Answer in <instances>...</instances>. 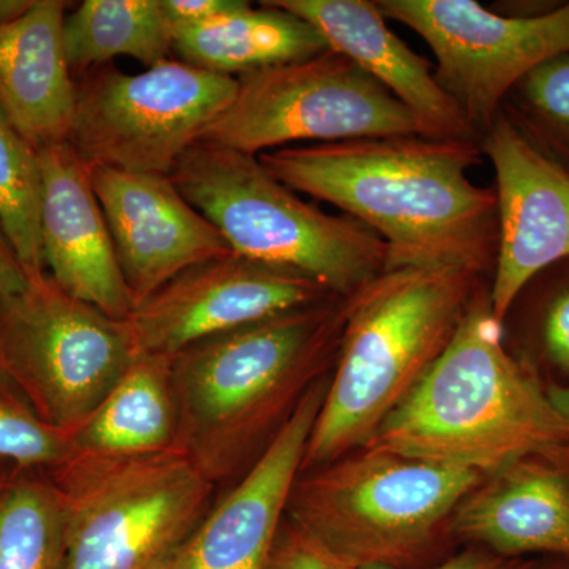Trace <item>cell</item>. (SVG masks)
Wrapping results in <instances>:
<instances>
[{"label":"cell","instance_id":"obj_10","mask_svg":"<svg viewBox=\"0 0 569 569\" xmlns=\"http://www.w3.org/2000/svg\"><path fill=\"white\" fill-rule=\"evenodd\" d=\"M67 142L89 168L170 176L228 104L238 80L182 61L141 73L80 74Z\"/></svg>","mask_w":569,"mask_h":569},{"label":"cell","instance_id":"obj_34","mask_svg":"<svg viewBox=\"0 0 569 569\" xmlns=\"http://www.w3.org/2000/svg\"><path fill=\"white\" fill-rule=\"evenodd\" d=\"M537 569H569V560L539 559Z\"/></svg>","mask_w":569,"mask_h":569},{"label":"cell","instance_id":"obj_9","mask_svg":"<svg viewBox=\"0 0 569 569\" xmlns=\"http://www.w3.org/2000/svg\"><path fill=\"white\" fill-rule=\"evenodd\" d=\"M133 356L126 321L67 293L48 272L0 293V373L52 429L74 436Z\"/></svg>","mask_w":569,"mask_h":569},{"label":"cell","instance_id":"obj_27","mask_svg":"<svg viewBox=\"0 0 569 569\" xmlns=\"http://www.w3.org/2000/svg\"><path fill=\"white\" fill-rule=\"evenodd\" d=\"M71 451L73 436L41 421L21 392L0 373V462L50 470Z\"/></svg>","mask_w":569,"mask_h":569},{"label":"cell","instance_id":"obj_13","mask_svg":"<svg viewBox=\"0 0 569 569\" xmlns=\"http://www.w3.org/2000/svg\"><path fill=\"white\" fill-rule=\"evenodd\" d=\"M89 170L133 309L187 269L233 252L171 176Z\"/></svg>","mask_w":569,"mask_h":569},{"label":"cell","instance_id":"obj_26","mask_svg":"<svg viewBox=\"0 0 569 569\" xmlns=\"http://www.w3.org/2000/svg\"><path fill=\"white\" fill-rule=\"evenodd\" d=\"M500 114L569 174V52L542 62L505 97Z\"/></svg>","mask_w":569,"mask_h":569},{"label":"cell","instance_id":"obj_4","mask_svg":"<svg viewBox=\"0 0 569 569\" xmlns=\"http://www.w3.org/2000/svg\"><path fill=\"white\" fill-rule=\"evenodd\" d=\"M488 282L462 269H397L348 296L339 355L302 471L369 443L447 350Z\"/></svg>","mask_w":569,"mask_h":569},{"label":"cell","instance_id":"obj_25","mask_svg":"<svg viewBox=\"0 0 569 569\" xmlns=\"http://www.w3.org/2000/svg\"><path fill=\"white\" fill-rule=\"evenodd\" d=\"M41 201L40 153L0 110V224L28 279L47 272L41 250Z\"/></svg>","mask_w":569,"mask_h":569},{"label":"cell","instance_id":"obj_30","mask_svg":"<svg viewBox=\"0 0 569 569\" xmlns=\"http://www.w3.org/2000/svg\"><path fill=\"white\" fill-rule=\"evenodd\" d=\"M242 0H160L171 26L200 24L234 10Z\"/></svg>","mask_w":569,"mask_h":569},{"label":"cell","instance_id":"obj_1","mask_svg":"<svg viewBox=\"0 0 569 569\" xmlns=\"http://www.w3.org/2000/svg\"><path fill=\"white\" fill-rule=\"evenodd\" d=\"M482 157L477 141L408 134L290 146L258 159L277 181L380 236L387 271L462 269L490 280L497 193L468 178Z\"/></svg>","mask_w":569,"mask_h":569},{"label":"cell","instance_id":"obj_15","mask_svg":"<svg viewBox=\"0 0 569 569\" xmlns=\"http://www.w3.org/2000/svg\"><path fill=\"white\" fill-rule=\"evenodd\" d=\"M329 376L307 392L260 459L206 512L167 569H264L301 475Z\"/></svg>","mask_w":569,"mask_h":569},{"label":"cell","instance_id":"obj_12","mask_svg":"<svg viewBox=\"0 0 569 569\" xmlns=\"http://www.w3.org/2000/svg\"><path fill=\"white\" fill-rule=\"evenodd\" d=\"M335 296L313 280L230 252L193 266L134 307V353L174 358L209 339ZM337 296V295H336Z\"/></svg>","mask_w":569,"mask_h":569},{"label":"cell","instance_id":"obj_23","mask_svg":"<svg viewBox=\"0 0 569 569\" xmlns=\"http://www.w3.org/2000/svg\"><path fill=\"white\" fill-rule=\"evenodd\" d=\"M501 331L509 353L545 387H568L569 258L527 280L508 307Z\"/></svg>","mask_w":569,"mask_h":569},{"label":"cell","instance_id":"obj_24","mask_svg":"<svg viewBox=\"0 0 569 569\" xmlns=\"http://www.w3.org/2000/svg\"><path fill=\"white\" fill-rule=\"evenodd\" d=\"M63 518L47 470L10 466L0 475V569H61Z\"/></svg>","mask_w":569,"mask_h":569},{"label":"cell","instance_id":"obj_20","mask_svg":"<svg viewBox=\"0 0 569 569\" xmlns=\"http://www.w3.org/2000/svg\"><path fill=\"white\" fill-rule=\"evenodd\" d=\"M173 50L182 62L238 78L312 58L329 50L313 26L290 11L261 2L258 9L241 6L200 24L171 26Z\"/></svg>","mask_w":569,"mask_h":569},{"label":"cell","instance_id":"obj_17","mask_svg":"<svg viewBox=\"0 0 569 569\" xmlns=\"http://www.w3.org/2000/svg\"><path fill=\"white\" fill-rule=\"evenodd\" d=\"M452 533L505 559L569 560V468L531 458L482 479L459 505Z\"/></svg>","mask_w":569,"mask_h":569},{"label":"cell","instance_id":"obj_11","mask_svg":"<svg viewBox=\"0 0 569 569\" xmlns=\"http://www.w3.org/2000/svg\"><path fill=\"white\" fill-rule=\"evenodd\" d=\"M377 6L429 44L438 86L478 142L526 74L569 52V2L533 18L507 17L475 0H380Z\"/></svg>","mask_w":569,"mask_h":569},{"label":"cell","instance_id":"obj_22","mask_svg":"<svg viewBox=\"0 0 569 569\" xmlns=\"http://www.w3.org/2000/svg\"><path fill=\"white\" fill-rule=\"evenodd\" d=\"M71 73L132 58L146 69L168 61L173 32L160 0H84L63 21Z\"/></svg>","mask_w":569,"mask_h":569},{"label":"cell","instance_id":"obj_28","mask_svg":"<svg viewBox=\"0 0 569 569\" xmlns=\"http://www.w3.org/2000/svg\"><path fill=\"white\" fill-rule=\"evenodd\" d=\"M264 569H350L287 519Z\"/></svg>","mask_w":569,"mask_h":569},{"label":"cell","instance_id":"obj_5","mask_svg":"<svg viewBox=\"0 0 569 569\" xmlns=\"http://www.w3.org/2000/svg\"><path fill=\"white\" fill-rule=\"evenodd\" d=\"M482 479L365 445L301 471L287 519L350 569L430 568L458 552L452 519Z\"/></svg>","mask_w":569,"mask_h":569},{"label":"cell","instance_id":"obj_16","mask_svg":"<svg viewBox=\"0 0 569 569\" xmlns=\"http://www.w3.org/2000/svg\"><path fill=\"white\" fill-rule=\"evenodd\" d=\"M44 269L62 290L114 320L133 310L91 170L69 142L40 149Z\"/></svg>","mask_w":569,"mask_h":569},{"label":"cell","instance_id":"obj_7","mask_svg":"<svg viewBox=\"0 0 569 569\" xmlns=\"http://www.w3.org/2000/svg\"><path fill=\"white\" fill-rule=\"evenodd\" d=\"M47 473L62 508L61 569H167L217 488L179 447L141 456L71 451Z\"/></svg>","mask_w":569,"mask_h":569},{"label":"cell","instance_id":"obj_21","mask_svg":"<svg viewBox=\"0 0 569 569\" xmlns=\"http://www.w3.org/2000/svg\"><path fill=\"white\" fill-rule=\"evenodd\" d=\"M173 358L134 353L114 387L74 432L73 451L141 456L178 447Z\"/></svg>","mask_w":569,"mask_h":569},{"label":"cell","instance_id":"obj_14","mask_svg":"<svg viewBox=\"0 0 569 569\" xmlns=\"http://www.w3.org/2000/svg\"><path fill=\"white\" fill-rule=\"evenodd\" d=\"M479 146L496 170L498 252L490 305L501 323L527 280L569 258V174L500 112Z\"/></svg>","mask_w":569,"mask_h":569},{"label":"cell","instance_id":"obj_18","mask_svg":"<svg viewBox=\"0 0 569 569\" xmlns=\"http://www.w3.org/2000/svg\"><path fill=\"white\" fill-rule=\"evenodd\" d=\"M309 22L329 50L347 56L425 121L436 138L477 141L438 86L432 66L408 48L369 0H271ZM478 142V141H477Z\"/></svg>","mask_w":569,"mask_h":569},{"label":"cell","instance_id":"obj_8","mask_svg":"<svg viewBox=\"0 0 569 569\" xmlns=\"http://www.w3.org/2000/svg\"><path fill=\"white\" fill-rule=\"evenodd\" d=\"M236 80L233 102L198 142L258 157L306 141L433 137L417 112L335 50Z\"/></svg>","mask_w":569,"mask_h":569},{"label":"cell","instance_id":"obj_33","mask_svg":"<svg viewBox=\"0 0 569 569\" xmlns=\"http://www.w3.org/2000/svg\"><path fill=\"white\" fill-rule=\"evenodd\" d=\"M550 403L556 408L557 413L567 422L569 427V385L568 387H557V385H548L546 387Z\"/></svg>","mask_w":569,"mask_h":569},{"label":"cell","instance_id":"obj_29","mask_svg":"<svg viewBox=\"0 0 569 569\" xmlns=\"http://www.w3.org/2000/svg\"><path fill=\"white\" fill-rule=\"evenodd\" d=\"M539 559H505L489 550L463 546L449 559L425 569H537ZM361 569H392L385 567H366Z\"/></svg>","mask_w":569,"mask_h":569},{"label":"cell","instance_id":"obj_31","mask_svg":"<svg viewBox=\"0 0 569 569\" xmlns=\"http://www.w3.org/2000/svg\"><path fill=\"white\" fill-rule=\"evenodd\" d=\"M26 284H28V276H26L20 258L0 224V293H17Z\"/></svg>","mask_w":569,"mask_h":569},{"label":"cell","instance_id":"obj_6","mask_svg":"<svg viewBox=\"0 0 569 569\" xmlns=\"http://www.w3.org/2000/svg\"><path fill=\"white\" fill-rule=\"evenodd\" d=\"M170 176L236 254L307 277L343 298L387 271L380 236L347 213L307 203L257 156L197 142Z\"/></svg>","mask_w":569,"mask_h":569},{"label":"cell","instance_id":"obj_32","mask_svg":"<svg viewBox=\"0 0 569 569\" xmlns=\"http://www.w3.org/2000/svg\"><path fill=\"white\" fill-rule=\"evenodd\" d=\"M36 0H0V26L10 24L24 17Z\"/></svg>","mask_w":569,"mask_h":569},{"label":"cell","instance_id":"obj_19","mask_svg":"<svg viewBox=\"0 0 569 569\" xmlns=\"http://www.w3.org/2000/svg\"><path fill=\"white\" fill-rule=\"evenodd\" d=\"M73 3L36 0L0 26V110L37 151L66 142L77 84L63 48V21Z\"/></svg>","mask_w":569,"mask_h":569},{"label":"cell","instance_id":"obj_2","mask_svg":"<svg viewBox=\"0 0 569 569\" xmlns=\"http://www.w3.org/2000/svg\"><path fill=\"white\" fill-rule=\"evenodd\" d=\"M347 298L209 337L173 358L178 440L213 485L238 481L335 369Z\"/></svg>","mask_w":569,"mask_h":569},{"label":"cell","instance_id":"obj_3","mask_svg":"<svg viewBox=\"0 0 569 569\" xmlns=\"http://www.w3.org/2000/svg\"><path fill=\"white\" fill-rule=\"evenodd\" d=\"M367 445L485 478L531 458L569 468V427L545 383L505 347L490 282L443 355Z\"/></svg>","mask_w":569,"mask_h":569},{"label":"cell","instance_id":"obj_35","mask_svg":"<svg viewBox=\"0 0 569 569\" xmlns=\"http://www.w3.org/2000/svg\"><path fill=\"white\" fill-rule=\"evenodd\" d=\"M7 463L0 462V475H2V471L6 470Z\"/></svg>","mask_w":569,"mask_h":569}]
</instances>
